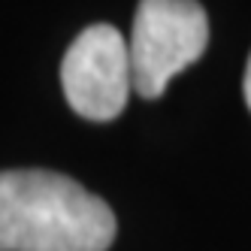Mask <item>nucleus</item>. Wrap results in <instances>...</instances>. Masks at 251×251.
<instances>
[{"label":"nucleus","instance_id":"nucleus-1","mask_svg":"<svg viewBox=\"0 0 251 251\" xmlns=\"http://www.w3.org/2000/svg\"><path fill=\"white\" fill-rule=\"evenodd\" d=\"M115 212L49 170L0 173V251H106Z\"/></svg>","mask_w":251,"mask_h":251},{"label":"nucleus","instance_id":"nucleus-2","mask_svg":"<svg viewBox=\"0 0 251 251\" xmlns=\"http://www.w3.org/2000/svg\"><path fill=\"white\" fill-rule=\"evenodd\" d=\"M209 43V19L197 0H139L130 33L133 91L157 100L173 76L200 61Z\"/></svg>","mask_w":251,"mask_h":251},{"label":"nucleus","instance_id":"nucleus-3","mask_svg":"<svg viewBox=\"0 0 251 251\" xmlns=\"http://www.w3.org/2000/svg\"><path fill=\"white\" fill-rule=\"evenodd\" d=\"M61 85L73 112L88 121H112L133 91L130 51L121 30L91 25L70 43L61 64Z\"/></svg>","mask_w":251,"mask_h":251},{"label":"nucleus","instance_id":"nucleus-4","mask_svg":"<svg viewBox=\"0 0 251 251\" xmlns=\"http://www.w3.org/2000/svg\"><path fill=\"white\" fill-rule=\"evenodd\" d=\"M242 88H245V103H248V109H251V55H248V67H245V82H242Z\"/></svg>","mask_w":251,"mask_h":251}]
</instances>
